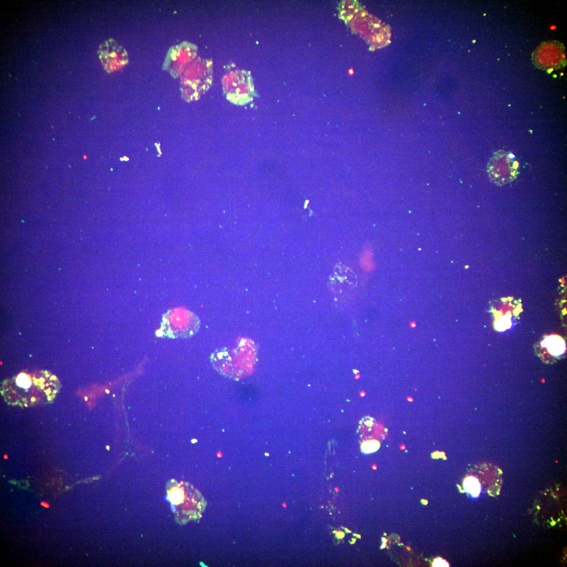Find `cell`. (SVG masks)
<instances>
[{
  "mask_svg": "<svg viewBox=\"0 0 567 567\" xmlns=\"http://www.w3.org/2000/svg\"><path fill=\"white\" fill-rule=\"evenodd\" d=\"M345 533H344L343 532H341V531L337 532L336 534V537L338 539H342V538H344V537H345Z\"/></svg>",
  "mask_w": 567,
  "mask_h": 567,
  "instance_id": "15",
  "label": "cell"
},
{
  "mask_svg": "<svg viewBox=\"0 0 567 567\" xmlns=\"http://www.w3.org/2000/svg\"><path fill=\"white\" fill-rule=\"evenodd\" d=\"M565 49L557 40L543 42L532 54V61L538 69L547 71L559 70L566 66Z\"/></svg>",
  "mask_w": 567,
  "mask_h": 567,
  "instance_id": "7",
  "label": "cell"
},
{
  "mask_svg": "<svg viewBox=\"0 0 567 567\" xmlns=\"http://www.w3.org/2000/svg\"><path fill=\"white\" fill-rule=\"evenodd\" d=\"M380 447V443L378 440H367L361 443V450L363 453L368 454L376 452Z\"/></svg>",
  "mask_w": 567,
  "mask_h": 567,
  "instance_id": "12",
  "label": "cell"
},
{
  "mask_svg": "<svg viewBox=\"0 0 567 567\" xmlns=\"http://www.w3.org/2000/svg\"><path fill=\"white\" fill-rule=\"evenodd\" d=\"M345 531H346V532L347 533H351V531H349V530H348L347 529H346V528H345Z\"/></svg>",
  "mask_w": 567,
  "mask_h": 567,
  "instance_id": "18",
  "label": "cell"
},
{
  "mask_svg": "<svg viewBox=\"0 0 567 567\" xmlns=\"http://www.w3.org/2000/svg\"><path fill=\"white\" fill-rule=\"evenodd\" d=\"M337 532V531H334L333 533H336Z\"/></svg>",
  "mask_w": 567,
  "mask_h": 567,
  "instance_id": "20",
  "label": "cell"
},
{
  "mask_svg": "<svg viewBox=\"0 0 567 567\" xmlns=\"http://www.w3.org/2000/svg\"><path fill=\"white\" fill-rule=\"evenodd\" d=\"M410 326L412 329H415L417 326V324L415 321H412L410 323Z\"/></svg>",
  "mask_w": 567,
  "mask_h": 567,
  "instance_id": "17",
  "label": "cell"
},
{
  "mask_svg": "<svg viewBox=\"0 0 567 567\" xmlns=\"http://www.w3.org/2000/svg\"><path fill=\"white\" fill-rule=\"evenodd\" d=\"M59 388L57 379L49 373L21 374L5 384L2 393L11 404L27 406L52 401Z\"/></svg>",
  "mask_w": 567,
  "mask_h": 567,
  "instance_id": "1",
  "label": "cell"
},
{
  "mask_svg": "<svg viewBox=\"0 0 567 567\" xmlns=\"http://www.w3.org/2000/svg\"><path fill=\"white\" fill-rule=\"evenodd\" d=\"M201 321L193 312L184 308H176L165 314L161 323L164 334L171 338H187L199 330Z\"/></svg>",
  "mask_w": 567,
  "mask_h": 567,
  "instance_id": "4",
  "label": "cell"
},
{
  "mask_svg": "<svg viewBox=\"0 0 567 567\" xmlns=\"http://www.w3.org/2000/svg\"><path fill=\"white\" fill-rule=\"evenodd\" d=\"M257 358V346L253 341L241 338L232 347L215 351L211 356L213 367L220 374L234 380L250 375Z\"/></svg>",
  "mask_w": 567,
  "mask_h": 567,
  "instance_id": "2",
  "label": "cell"
},
{
  "mask_svg": "<svg viewBox=\"0 0 567 567\" xmlns=\"http://www.w3.org/2000/svg\"><path fill=\"white\" fill-rule=\"evenodd\" d=\"M541 345L542 347L548 349L551 355L556 357L561 356L565 351V342L558 336L552 335L546 337Z\"/></svg>",
  "mask_w": 567,
  "mask_h": 567,
  "instance_id": "10",
  "label": "cell"
},
{
  "mask_svg": "<svg viewBox=\"0 0 567 567\" xmlns=\"http://www.w3.org/2000/svg\"><path fill=\"white\" fill-rule=\"evenodd\" d=\"M511 326L512 321L510 316H504L501 317L499 319L496 324V329L499 332H504L510 329Z\"/></svg>",
  "mask_w": 567,
  "mask_h": 567,
  "instance_id": "13",
  "label": "cell"
},
{
  "mask_svg": "<svg viewBox=\"0 0 567 567\" xmlns=\"http://www.w3.org/2000/svg\"><path fill=\"white\" fill-rule=\"evenodd\" d=\"M98 54L104 68L108 73L120 70L128 63L126 50L113 39L100 46Z\"/></svg>",
  "mask_w": 567,
  "mask_h": 567,
  "instance_id": "9",
  "label": "cell"
},
{
  "mask_svg": "<svg viewBox=\"0 0 567 567\" xmlns=\"http://www.w3.org/2000/svg\"><path fill=\"white\" fill-rule=\"evenodd\" d=\"M433 566H449V564L446 560L441 558H438L434 560Z\"/></svg>",
  "mask_w": 567,
  "mask_h": 567,
  "instance_id": "14",
  "label": "cell"
},
{
  "mask_svg": "<svg viewBox=\"0 0 567 567\" xmlns=\"http://www.w3.org/2000/svg\"><path fill=\"white\" fill-rule=\"evenodd\" d=\"M353 541H355L356 539H353Z\"/></svg>",
  "mask_w": 567,
  "mask_h": 567,
  "instance_id": "19",
  "label": "cell"
},
{
  "mask_svg": "<svg viewBox=\"0 0 567 567\" xmlns=\"http://www.w3.org/2000/svg\"><path fill=\"white\" fill-rule=\"evenodd\" d=\"M464 490L473 497H477L481 492V486L477 477L470 476L466 478L463 483Z\"/></svg>",
  "mask_w": 567,
  "mask_h": 567,
  "instance_id": "11",
  "label": "cell"
},
{
  "mask_svg": "<svg viewBox=\"0 0 567 567\" xmlns=\"http://www.w3.org/2000/svg\"><path fill=\"white\" fill-rule=\"evenodd\" d=\"M40 505H42V506H43V507H45V508H47V509H48V508H50V505H49V504H48V503H47V502H45V501H42V502L41 503V504H40Z\"/></svg>",
  "mask_w": 567,
  "mask_h": 567,
  "instance_id": "16",
  "label": "cell"
},
{
  "mask_svg": "<svg viewBox=\"0 0 567 567\" xmlns=\"http://www.w3.org/2000/svg\"><path fill=\"white\" fill-rule=\"evenodd\" d=\"M167 493L180 524L199 519L206 509L204 498L189 484L171 482L167 486Z\"/></svg>",
  "mask_w": 567,
  "mask_h": 567,
  "instance_id": "3",
  "label": "cell"
},
{
  "mask_svg": "<svg viewBox=\"0 0 567 567\" xmlns=\"http://www.w3.org/2000/svg\"><path fill=\"white\" fill-rule=\"evenodd\" d=\"M211 65L208 60L195 59L181 74V90L189 99L197 97L211 83Z\"/></svg>",
  "mask_w": 567,
  "mask_h": 567,
  "instance_id": "5",
  "label": "cell"
},
{
  "mask_svg": "<svg viewBox=\"0 0 567 567\" xmlns=\"http://www.w3.org/2000/svg\"><path fill=\"white\" fill-rule=\"evenodd\" d=\"M197 55V48L192 44L184 42L175 46L167 54L163 69L177 78L194 61Z\"/></svg>",
  "mask_w": 567,
  "mask_h": 567,
  "instance_id": "8",
  "label": "cell"
},
{
  "mask_svg": "<svg viewBox=\"0 0 567 567\" xmlns=\"http://www.w3.org/2000/svg\"><path fill=\"white\" fill-rule=\"evenodd\" d=\"M515 156L510 152L499 150L494 154L488 165L491 181L497 186L510 183L519 173V165Z\"/></svg>",
  "mask_w": 567,
  "mask_h": 567,
  "instance_id": "6",
  "label": "cell"
}]
</instances>
